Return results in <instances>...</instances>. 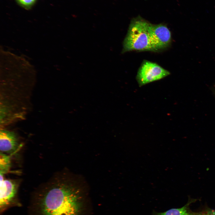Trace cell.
Instances as JSON below:
<instances>
[{
    "label": "cell",
    "instance_id": "1",
    "mask_svg": "<svg viewBox=\"0 0 215 215\" xmlns=\"http://www.w3.org/2000/svg\"><path fill=\"white\" fill-rule=\"evenodd\" d=\"M36 196V215H81L82 212L81 191L64 177H55Z\"/></svg>",
    "mask_w": 215,
    "mask_h": 215
},
{
    "label": "cell",
    "instance_id": "2",
    "mask_svg": "<svg viewBox=\"0 0 215 215\" xmlns=\"http://www.w3.org/2000/svg\"><path fill=\"white\" fill-rule=\"evenodd\" d=\"M150 23L140 17L132 19L124 41L123 52L132 50L155 51L149 33Z\"/></svg>",
    "mask_w": 215,
    "mask_h": 215
},
{
    "label": "cell",
    "instance_id": "3",
    "mask_svg": "<svg viewBox=\"0 0 215 215\" xmlns=\"http://www.w3.org/2000/svg\"><path fill=\"white\" fill-rule=\"evenodd\" d=\"M170 73L157 64L147 61L142 64L138 72L136 80L139 86L161 79Z\"/></svg>",
    "mask_w": 215,
    "mask_h": 215
},
{
    "label": "cell",
    "instance_id": "4",
    "mask_svg": "<svg viewBox=\"0 0 215 215\" xmlns=\"http://www.w3.org/2000/svg\"><path fill=\"white\" fill-rule=\"evenodd\" d=\"M149 33L151 44L155 51L167 47L171 40V32L164 24L150 23Z\"/></svg>",
    "mask_w": 215,
    "mask_h": 215
},
{
    "label": "cell",
    "instance_id": "5",
    "mask_svg": "<svg viewBox=\"0 0 215 215\" xmlns=\"http://www.w3.org/2000/svg\"><path fill=\"white\" fill-rule=\"evenodd\" d=\"M3 175L0 174V208L2 212L15 203V199L18 187L15 180L3 179Z\"/></svg>",
    "mask_w": 215,
    "mask_h": 215
},
{
    "label": "cell",
    "instance_id": "6",
    "mask_svg": "<svg viewBox=\"0 0 215 215\" xmlns=\"http://www.w3.org/2000/svg\"><path fill=\"white\" fill-rule=\"evenodd\" d=\"M19 146L18 136L14 132L2 129L0 132V150L1 152L12 153Z\"/></svg>",
    "mask_w": 215,
    "mask_h": 215
},
{
    "label": "cell",
    "instance_id": "7",
    "mask_svg": "<svg viewBox=\"0 0 215 215\" xmlns=\"http://www.w3.org/2000/svg\"><path fill=\"white\" fill-rule=\"evenodd\" d=\"M191 202H189L183 207L178 208H173L165 212L158 213L156 215H192L194 212L190 209Z\"/></svg>",
    "mask_w": 215,
    "mask_h": 215
},
{
    "label": "cell",
    "instance_id": "8",
    "mask_svg": "<svg viewBox=\"0 0 215 215\" xmlns=\"http://www.w3.org/2000/svg\"><path fill=\"white\" fill-rule=\"evenodd\" d=\"M11 160L10 156L1 152L0 153V172L3 175L8 172L10 167Z\"/></svg>",
    "mask_w": 215,
    "mask_h": 215
},
{
    "label": "cell",
    "instance_id": "9",
    "mask_svg": "<svg viewBox=\"0 0 215 215\" xmlns=\"http://www.w3.org/2000/svg\"><path fill=\"white\" fill-rule=\"evenodd\" d=\"M19 4L26 8H29L34 3L35 0H16Z\"/></svg>",
    "mask_w": 215,
    "mask_h": 215
},
{
    "label": "cell",
    "instance_id": "10",
    "mask_svg": "<svg viewBox=\"0 0 215 215\" xmlns=\"http://www.w3.org/2000/svg\"><path fill=\"white\" fill-rule=\"evenodd\" d=\"M192 215H215V210H208L198 212L194 213Z\"/></svg>",
    "mask_w": 215,
    "mask_h": 215
}]
</instances>
